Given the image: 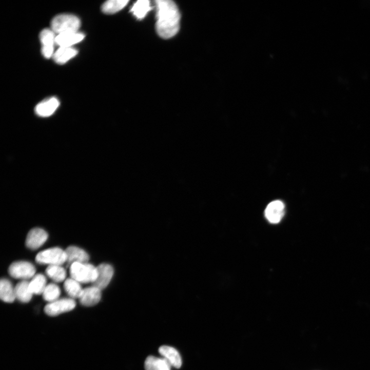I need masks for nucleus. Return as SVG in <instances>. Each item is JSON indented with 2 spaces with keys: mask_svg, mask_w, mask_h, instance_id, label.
<instances>
[{
  "mask_svg": "<svg viewBox=\"0 0 370 370\" xmlns=\"http://www.w3.org/2000/svg\"><path fill=\"white\" fill-rule=\"evenodd\" d=\"M156 30L165 40L176 36L180 27L181 15L177 5L170 0H158Z\"/></svg>",
  "mask_w": 370,
  "mask_h": 370,
  "instance_id": "obj_1",
  "label": "nucleus"
},
{
  "mask_svg": "<svg viewBox=\"0 0 370 370\" xmlns=\"http://www.w3.org/2000/svg\"><path fill=\"white\" fill-rule=\"evenodd\" d=\"M51 29L57 35L77 32L81 26V22L77 16L71 14H61L55 17L51 22Z\"/></svg>",
  "mask_w": 370,
  "mask_h": 370,
  "instance_id": "obj_2",
  "label": "nucleus"
},
{
  "mask_svg": "<svg viewBox=\"0 0 370 370\" xmlns=\"http://www.w3.org/2000/svg\"><path fill=\"white\" fill-rule=\"evenodd\" d=\"M71 278L79 283H93L97 278V268L89 263L74 262L71 265Z\"/></svg>",
  "mask_w": 370,
  "mask_h": 370,
  "instance_id": "obj_3",
  "label": "nucleus"
},
{
  "mask_svg": "<svg viewBox=\"0 0 370 370\" xmlns=\"http://www.w3.org/2000/svg\"><path fill=\"white\" fill-rule=\"evenodd\" d=\"M36 262L41 264L60 265L67 262L66 251L59 247H54L43 250L37 254Z\"/></svg>",
  "mask_w": 370,
  "mask_h": 370,
  "instance_id": "obj_4",
  "label": "nucleus"
},
{
  "mask_svg": "<svg viewBox=\"0 0 370 370\" xmlns=\"http://www.w3.org/2000/svg\"><path fill=\"white\" fill-rule=\"evenodd\" d=\"M36 268L31 263L20 261L12 263L9 268V273L15 279H29L34 277Z\"/></svg>",
  "mask_w": 370,
  "mask_h": 370,
  "instance_id": "obj_5",
  "label": "nucleus"
},
{
  "mask_svg": "<svg viewBox=\"0 0 370 370\" xmlns=\"http://www.w3.org/2000/svg\"><path fill=\"white\" fill-rule=\"evenodd\" d=\"M76 305V302L73 299L64 298L47 304L45 307V311L48 316H56L74 309Z\"/></svg>",
  "mask_w": 370,
  "mask_h": 370,
  "instance_id": "obj_6",
  "label": "nucleus"
},
{
  "mask_svg": "<svg viewBox=\"0 0 370 370\" xmlns=\"http://www.w3.org/2000/svg\"><path fill=\"white\" fill-rule=\"evenodd\" d=\"M56 34L52 30L46 29L40 34V38L42 45V52L45 58L50 59L54 54V45L56 44Z\"/></svg>",
  "mask_w": 370,
  "mask_h": 370,
  "instance_id": "obj_7",
  "label": "nucleus"
},
{
  "mask_svg": "<svg viewBox=\"0 0 370 370\" xmlns=\"http://www.w3.org/2000/svg\"><path fill=\"white\" fill-rule=\"evenodd\" d=\"M97 268L98 277L93 283V286L100 290L105 289L110 282L113 276L114 270L109 264H102Z\"/></svg>",
  "mask_w": 370,
  "mask_h": 370,
  "instance_id": "obj_8",
  "label": "nucleus"
},
{
  "mask_svg": "<svg viewBox=\"0 0 370 370\" xmlns=\"http://www.w3.org/2000/svg\"><path fill=\"white\" fill-rule=\"evenodd\" d=\"M48 238V233L39 228L32 229L28 234L26 244L28 248L36 250L43 245Z\"/></svg>",
  "mask_w": 370,
  "mask_h": 370,
  "instance_id": "obj_9",
  "label": "nucleus"
},
{
  "mask_svg": "<svg viewBox=\"0 0 370 370\" xmlns=\"http://www.w3.org/2000/svg\"><path fill=\"white\" fill-rule=\"evenodd\" d=\"M285 206L280 201H275L270 203L265 211L267 220L272 224L279 223L284 215Z\"/></svg>",
  "mask_w": 370,
  "mask_h": 370,
  "instance_id": "obj_10",
  "label": "nucleus"
},
{
  "mask_svg": "<svg viewBox=\"0 0 370 370\" xmlns=\"http://www.w3.org/2000/svg\"><path fill=\"white\" fill-rule=\"evenodd\" d=\"M60 105L58 99L52 97L38 104L35 107L36 114L41 117L47 118L53 115Z\"/></svg>",
  "mask_w": 370,
  "mask_h": 370,
  "instance_id": "obj_11",
  "label": "nucleus"
},
{
  "mask_svg": "<svg viewBox=\"0 0 370 370\" xmlns=\"http://www.w3.org/2000/svg\"><path fill=\"white\" fill-rule=\"evenodd\" d=\"M160 354L171 366L179 368L182 364L181 356L179 352L174 347L163 345L159 349Z\"/></svg>",
  "mask_w": 370,
  "mask_h": 370,
  "instance_id": "obj_12",
  "label": "nucleus"
},
{
  "mask_svg": "<svg viewBox=\"0 0 370 370\" xmlns=\"http://www.w3.org/2000/svg\"><path fill=\"white\" fill-rule=\"evenodd\" d=\"M101 297V290L93 286L83 289V294L80 298V302L84 306H92L100 301Z\"/></svg>",
  "mask_w": 370,
  "mask_h": 370,
  "instance_id": "obj_13",
  "label": "nucleus"
},
{
  "mask_svg": "<svg viewBox=\"0 0 370 370\" xmlns=\"http://www.w3.org/2000/svg\"><path fill=\"white\" fill-rule=\"evenodd\" d=\"M85 37L84 34L79 32L64 33L56 36V45L60 47H72L83 41Z\"/></svg>",
  "mask_w": 370,
  "mask_h": 370,
  "instance_id": "obj_14",
  "label": "nucleus"
},
{
  "mask_svg": "<svg viewBox=\"0 0 370 370\" xmlns=\"http://www.w3.org/2000/svg\"><path fill=\"white\" fill-rule=\"evenodd\" d=\"M67 255V262L71 265L74 262L88 263L89 256L84 249L77 246H71L65 250Z\"/></svg>",
  "mask_w": 370,
  "mask_h": 370,
  "instance_id": "obj_15",
  "label": "nucleus"
},
{
  "mask_svg": "<svg viewBox=\"0 0 370 370\" xmlns=\"http://www.w3.org/2000/svg\"><path fill=\"white\" fill-rule=\"evenodd\" d=\"M77 54L78 51L73 47H60L54 53L53 59L56 64L63 65L75 57Z\"/></svg>",
  "mask_w": 370,
  "mask_h": 370,
  "instance_id": "obj_16",
  "label": "nucleus"
},
{
  "mask_svg": "<svg viewBox=\"0 0 370 370\" xmlns=\"http://www.w3.org/2000/svg\"><path fill=\"white\" fill-rule=\"evenodd\" d=\"M0 298L7 303H13L16 298L15 288L7 279H2L0 282Z\"/></svg>",
  "mask_w": 370,
  "mask_h": 370,
  "instance_id": "obj_17",
  "label": "nucleus"
},
{
  "mask_svg": "<svg viewBox=\"0 0 370 370\" xmlns=\"http://www.w3.org/2000/svg\"><path fill=\"white\" fill-rule=\"evenodd\" d=\"M15 293L16 298L23 303L30 302L33 294L30 288V282L26 280L22 281L16 285Z\"/></svg>",
  "mask_w": 370,
  "mask_h": 370,
  "instance_id": "obj_18",
  "label": "nucleus"
},
{
  "mask_svg": "<svg viewBox=\"0 0 370 370\" xmlns=\"http://www.w3.org/2000/svg\"><path fill=\"white\" fill-rule=\"evenodd\" d=\"M171 366L164 358L150 356L145 362L146 370H171Z\"/></svg>",
  "mask_w": 370,
  "mask_h": 370,
  "instance_id": "obj_19",
  "label": "nucleus"
},
{
  "mask_svg": "<svg viewBox=\"0 0 370 370\" xmlns=\"http://www.w3.org/2000/svg\"><path fill=\"white\" fill-rule=\"evenodd\" d=\"M129 2L127 0H110L103 5L102 10L105 14H114L123 9Z\"/></svg>",
  "mask_w": 370,
  "mask_h": 370,
  "instance_id": "obj_20",
  "label": "nucleus"
},
{
  "mask_svg": "<svg viewBox=\"0 0 370 370\" xmlns=\"http://www.w3.org/2000/svg\"><path fill=\"white\" fill-rule=\"evenodd\" d=\"M152 9L150 2L148 0H141L134 5L131 12L138 20H141L145 17Z\"/></svg>",
  "mask_w": 370,
  "mask_h": 370,
  "instance_id": "obj_21",
  "label": "nucleus"
},
{
  "mask_svg": "<svg viewBox=\"0 0 370 370\" xmlns=\"http://www.w3.org/2000/svg\"><path fill=\"white\" fill-rule=\"evenodd\" d=\"M64 288L67 294L72 299H80L83 291L80 283L72 278L66 280Z\"/></svg>",
  "mask_w": 370,
  "mask_h": 370,
  "instance_id": "obj_22",
  "label": "nucleus"
},
{
  "mask_svg": "<svg viewBox=\"0 0 370 370\" xmlns=\"http://www.w3.org/2000/svg\"><path fill=\"white\" fill-rule=\"evenodd\" d=\"M47 286V279L41 274L35 275L30 282V288L34 294H43Z\"/></svg>",
  "mask_w": 370,
  "mask_h": 370,
  "instance_id": "obj_23",
  "label": "nucleus"
},
{
  "mask_svg": "<svg viewBox=\"0 0 370 370\" xmlns=\"http://www.w3.org/2000/svg\"><path fill=\"white\" fill-rule=\"evenodd\" d=\"M46 273L49 277L56 282L64 281L67 276L65 269L60 265H50L46 269Z\"/></svg>",
  "mask_w": 370,
  "mask_h": 370,
  "instance_id": "obj_24",
  "label": "nucleus"
},
{
  "mask_svg": "<svg viewBox=\"0 0 370 370\" xmlns=\"http://www.w3.org/2000/svg\"><path fill=\"white\" fill-rule=\"evenodd\" d=\"M61 294L60 287L54 283L47 285L43 294V298L45 301L53 302L58 300Z\"/></svg>",
  "mask_w": 370,
  "mask_h": 370,
  "instance_id": "obj_25",
  "label": "nucleus"
}]
</instances>
